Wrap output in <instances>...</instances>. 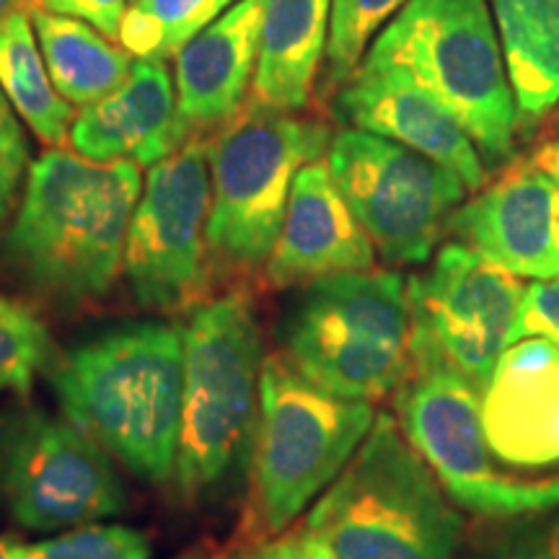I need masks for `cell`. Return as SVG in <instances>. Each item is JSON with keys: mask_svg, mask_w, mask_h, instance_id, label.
Instances as JSON below:
<instances>
[{"mask_svg": "<svg viewBox=\"0 0 559 559\" xmlns=\"http://www.w3.org/2000/svg\"><path fill=\"white\" fill-rule=\"evenodd\" d=\"M373 264V241L334 185L326 160L300 169L277 243L264 267L267 283L285 290L347 272H368Z\"/></svg>", "mask_w": 559, "mask_h": 559, "instance_id": "obj_17", "label": "cell"}, {"mask_svg": "<svg viewBox=\"0 0 559 559\" xmlns=\"http://www.w3.org/2000/svg\"><path fill=\"white\" fill-rule=\"evenodd\" d=\"M531 164H534L536 169H542L544 174H547V177L555 181V187L559 190V138L542 143L539 148L534 151V158H531Z\"/></svg>", "mask_w": 559, "mask_h": 559, "instance_id": "obj_33", "label": "cell"}, {"mask_svg": "<svg viewBox=\"0 0 559 559\" xmlns=\"http://www.w3.org/2000/svg\"><path fill=\"white\" fill-rule=\"evenodd\" d=\"M358 68L391 70L449 109L485 166L513 156L521 115L489 0H407Z\"/></svg>", "mask_w": 559, "mask_h": 559, "instance_id": "obj_4", "label": "cell"}, {"mask_svg": "<svg viewBox=\"0 0 559 559\" xmlns=\"http://www.w3.org/2000/svg\"><path fill=\"white\" fill-rule=\"evenodd\" d=\"M332 132L296 115L241 111L207 143V254L234 272H260L275 249L293 181L326 156Z\"/></svg>", "mask_w": 559, "mask_h": 559, "instance_id": "obj_8", "label": "cell"}, {"mask_svg": "<svg viewBox=\"0 0 559 559\" xmlns=\"http://www.w3.org/2000/svg\"><path fill=\"white\" fill-rule=\"evenodd\" d=\"M55 360V342L39 313L24 300L0 296V389L26 396Z\"/></svg>", "mask_w": 559, "mask_h": 559, "instance_id": "obj_25", "label": "cell"}, {"mask_svg": "<svg viewBox=\"0 0 559 559\" xmlns=\"http://www.w3.org/2000/svg\"><path fill=\"white\" fill-rule=\"evenodd\" d=\"M19 3H24V0H0V24H3L13 11H19Z\"/></svg>", "mask_w": 559, "mask_h": 559, "instance_id": "obj_35", "label": "cell"}, {"mask_svg": "<svg viewBox=\"0 0 559 559\" xmlns=\"http://www.w3.org/2000/svg\"><path fill=\"white\" fill-rule=\"evenodd\" d=\"M332 0H264L247 111L298 115L311 104L330 45Z\"/></svg>", "mask_w": 559, "mask_h": 559, "instance_id": "obj_20", "label": "cell"}, {"mask_svg": "<svg viewBox=\"0 0 559 559\" xmlns=\"http://www.w3.org/2000/svg\"><path fill=\"white\" fill-rule=\"evenodd\" d=\"M19 559H151V542L138 528L91 523L55 539L21 544Z\"/></svg>", "mask_w": 559, "mask_h": 559, "instance_id": "obj_28", "label": "cell"}, {"mask_svg": "<svg viewBox=\"0 0 559 559\" xmlns=\"http://www.w3.org/2000/svg\"><path fill=\"white\" fill-rule=\"evenodd\" d=\"M190 140L166 62L138 60L120 88L81 107L68 143L91 160H128L151 169Z\"/></svg>", "mask_w": 559, "mask_h": 559, "instance_id": "obj_18", "label": "cell"}, {"mask_svg": "<svg viewBox=\"0 0 559 559\" xmlns=\"http://www.w3.org/2000/svg\"><path fill=\"white\" fill-rule=\"evenodd\" d=\"M489 461L515 513L559 506V349L515 340L481 391Z\"/></svg>", "mask_w": 559, "mask_h": 559, "instance_id": "obj_13", "label": "cell"}, {"mask_svg": "<svg viewBox=\"0 0 559 559\" xmlns=\"http://www.w3.org/2000/svg\"><path fill=\"white\" fill-rule=\"evenodd\" d=\"M181 340L185 396L174 485L192 502L215 492L249 453L260 423L264 347L243 293L192 309Z\"/></svg>", "mask_w": 559, "mask_h": 559, "instance_id": "obj_5", "label": "cell"}, {"mask_svg": "<svg viewBox=\"0 0 559 559\" xmlns=\"http://www.w3.org/2000/svg\"><path fill=\"white\" fill-rule=\"evenodd\" d=\"M29 143H26L21 117L0 91V228L11 218L21 185L29 174Z\"/></svg>", "mask_w": 559, "mask_h": 559, "instance_id": "obj_29", "label": "cell"}, {"mask_svg": "<svg viewBox=\"0 0 559 559\" xmlns=\"http://www.w3.org/2000/svg\"><path fill=\"white\" fill-rule=\"evenodd\" d=\"M0 498L29 531L91 526L128 506L115 459L73 423L41 409L0 419Z\"/></svg>", "mask_w": 559, "mask_h": 559, "instance_id": "obj_10", "label": "cell"}, {"mask_svg": "<svg viewBox=\"0 0 559 559\" xmlns=\"http://www.w3.org/2000/svg\"><path fill=\"white\" fill-rule=\"evenodd\" d=\"M50 379L68 423L132 477L174 479L185 396L181 326L135 321L70 347Z\"/></svg>", "mask_w": 559, "mask_h": 559, "instance_id": "obj_2", "label": "cell"}, {"mask_svg": "<svg viewBox=\"0 0 559 559\" xmlns=\"http://www.w3.org/2000/svg\"><path fill=\"white\" fill-rule=\"evenodd\" d=\"M523 128L559 107V0H489Z\"/></svg>", "mask_w": 559, "mask_h": 559, "instance_id": "obj_21", "label": "cell"}, {"mask_svg": "<svg viewBox=\"0 0 559 559\" xmlns=\"http://www.w3.org/2000/svg\"><path fill=\"white\" fill-rule=\"evenodd\" d=\"M407 0H332L330 45H326V91L345 86L368 47Z\"/></svg>", "mask_w": 559, "mask_h": 559, "instance_id": "obj_26", "label": "cell"}, {"mask_svg": "<svg viewBox=\"0 0 559 559\" xmlns=\"http://www.w3.org/2000/svg\"><path fill=\"white\" fill-rule=\"evenodd\" d=\"M26 9H39L58 16L81 19L99 29L104 37L120 39V26L130 0H24Z\"/></svg>", "mask_w": 559, "mask_h": 559, "instance_id": "obj_31", "label": "cell"}, {"mask_svg": "<svg viewBox=\"0 0 559 559\" xmlns=\"http://www.w3.org/2000/svg\"><path fill=\"white\" fill-rule=\"evenodd\" d=\"M236 559H340L334 551L313 539L306 528L288 531V534L270 536V539H262L260 544L243 551Z\"/></svg>", "mask_w": 559, "mask_h": 559, "instance_id": "obj_32", "label": "cell"}, {"mask_svg": "<svg viewBox=\"0 0 559 559\" xmlns=\"http://www.w3.org/2000/svg\"><path fill=\"white\" fill-rule=\"evenodd\" d=\"M526 337L549 340L559 349V280H531L523 290L513 342Z\"/></svg>", "mask_w": 559, "mask_h": 559, "instance_id": "obj_30", "label": "cell"}, {"mask_svg": "<svg viewBox=\"0 0 559 559\" xmlns=\"http://www.w3.org/2000/svg\"><path fill=\"white\" fill-rule=\"evenodd\" d=\"M21 544L13 536H0V559H19Z\"/></svg>", "mask_w": 559, "mask_h": 559, "instance_id": "obj_34", "label": "cell"}, {"mask_svg": "<svg viewBox=\"0 0 559 559\" xmlns=\"http://www.w3.org/2000/svg\"><path fill=\"white\" fill-rule=\"evenodd\" d=\"M264 0H239L177 55V109L192 138L243 111L260 58Z\"/></svg>", "mask_w": 559, "mask_h": 559, "instance_id": "obj_19", "label": "cell"}, {"mask_svg": "<svg viewBox=\"0 0 559 559\" xmlns=\"http://www.w3.org/2000/svg\"><path fill=\"white\" fill-rule=\"evenodd\" d=\"M177 559H223V557H218V555H210V551H202V549H198V551H190V555H181V557H177Z\"/></svg>", "mask_w": 559, "mask_h": 559, "instance_id": "obj_36", "label": "cell"}, {"mask_svg": "<svg viewBox=\"0 0 559 559\" xmlns=\"http://www.w3.org/2000/svg\"><path fill=\"white\" fill-rule=\"evenodd\" d=\"M449 230L521 280H559V190L534 164L513 166L456 210Z\"/></svg>", "mask_w": 559, "mask_h": 559, "instance_id": "obj_15", "label": "cell"}, {"mask_svg": "<svg viewBox=\"0 0 559 559\" xmlns=\"http://www.w3.org/2000/svg\"><path fill=\"white\" fill-rule=\"evenodd\" d=\"M376 417L370 402L340 400L298 376L283 358L264 360L251 451V531L262 539L283 534L332 487Z\"/></svg>", "mask_w": 559, "mask_h": 559, "instance_id": "obj_7", "label": "cell"}, {"mask_svg": "<svg viewBox=\"0 0 559 559\" xmlns=\"http://www.w3.org/2000/svg\"><path fill=\"white\" fill-rule=\"evenodd\" d=\"M326 166L376 254L400 267L430 260L469 194L432 158L353 128L332 138Z\"/></svg>", "mask_w": 559, "mask_h": 559, "instance_id": "obj_9", "label": "cell"}, {"mask_svg": "<svg viewBox=\"0 0 559 559\" xmlns=\"http://www.w3.org/2000/svg\"><path fill=\"white\" fill-rule=\"evenodd\" d=\"M304 528L340 559H459L464 544L456 502L386 412Z\"/></svg>", "mask_w": 559, "mask_h": 559, "instance_id": "obj_3", "label": "cell"}, {"mask_svg": "<svg viewBox=\"0 0 559 559\" xmlns=\"http://www.w3.org/2000/svg\"><path fill=\"white\" fill-rule=\"evenodd\" d=\"M140 192L135 164L45 151L29 166L24 198L3 239L5 267L62 309L96 304L124 270Z\"/></svg>", "mask_w": 559, "mask_h": 559, "instance_id": "obj_1", "label": "cell"}, {"mask_svg": "<svg viewBox=\"0 0 559 559\" xmlns=\"http://www.w3.org/2000/svg\"><path fill=\"white\" fill-rule=\"evenodd\" d=\"M26 9V5H24ZM55 88L68 104L88 107L128 81L132 55L81 19L26 9Z\"/></svg>", "mask_w": 559, "mask_h": 559, "instance_id": "obj_22", "label": "cell"}, {"mask_svg": "<svg viewBox=\"0 0 559 559\" xmlns=\"http://www.w3.org/2000/svg\"><path fill=\"white\" fill-rule=\"evenodd\" d=\"M495 521L469 559H559V506Z\"/></svg>", "mask_w": 559, "mask_h": 559, "instance_id": "obj_27", "label": "cell"}, {"mask_svg": "<svg viewBox=\"0 0 559 559\" xmlns=\"http://www.w3.org/2000/svg\"><path fill=\"white\" fill-rule=\"evenodd\" d=\"M0 91L41 143L60 148L73 128V104L55 88L26 9L0 24Z\"/></svg>", "mask_w": 559, "mask_h": 559, "instance_id": "obj_23", "label": "cell"}, {"mask_svg": "<svg viewBox=\"0 0 559 559\" xmlns=\"http://www.w3.org/2000/svg\"><path fill=\"white\" fill-rule=\"evenodd\" d=\"M526 285L461 241L440 247L407 280L412 366H445L485 391L513 330Z\"/></svg>", "mask_w": 559, "mask_h": 559, "instance_id": "obj_11", "label": "cell"}, {"mask_svg": "<svg viewBox=\"0 0 559 559\" xmlns=\"http://www.w3.org/2000/svg\"><path fill=\"white\" fill-rule=\"evenodd\" d=\"M283 360L340 400L379 402L412 373V313L400 272H347L306 285L285 321Z\"/></svg>", "mask_w": 559, "mask_h": 559, "instance_id": "obj_6", "label": "cell"}, {"mask_svg": "<svg viewBox=\"0 0 559 559\" xmlns=\"http://www.w3.org/2000/svg\"><path fill=\"white\" fill-rule=\"evenodd\" d=\"M332 109L345 128L394 140L459 174L469 192L487 185V166L464 124L391 70L358 68L337 88Z\"/></svg>", "mask_w": 559, "mask_h": 559, "instance_id": "obj_16", "label": "cell"}, {"mask_svg": "<svg viewBox=\"0 0 559 559\" xmlns=\"http://www.w3.org/2000/svg\"><path fill=\"white\" fill-rule=\"evenodd\" d=\"M396 423L449 498L481 519L513 515L489 461L481 428V391L445 366H412L396 391Z\"/></svg>", "mask_w": 559, "mask_h": 559, "instance_id": "obj_14", "label": "cell"}, {"mask_svg": "<svg viewBox=\"0 0 559 559\" xmlns=\"http://www.w3.org/2000/svg\"><path fill=\"white\" fill-rule=\"evenodd\" d=\"M207 140L151 166L132 213L124 275L143 309H198L207 290Z\"/></svg>", "mask_w": 559, "mask_h": 559, "instance_id": "obj_12", "label": "cell"}, {"mask_svg": "<svg viewBox=\"0 0 559 559\" xmlns=\"http://www.w3.org/2000/svg\"><path fill=\"white\" fill-rule=\"evenodd\" d=\"M239 0H130L120 45L138 60L166 62Z\"/></svg>", "mask_w": 559, "mask_h": 559, "instance_id": "obj_24", "label": "cell"}]
</instances>
